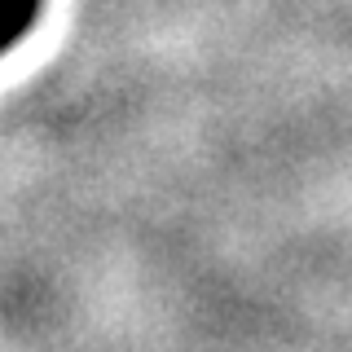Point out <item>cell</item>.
Masks as SVG:
<instances>
[{
    "instance_id": "1",
    "label": "cell",
    "mask_w": 352,
    "mask_h": 352,
    "mask_svg": "<svg viewBox=\"0 0 352 352\" xmlns=\"http://www.w3.org/2000/svg\"><path fill=\"white\" fill-rule=\"evenodd\" d=\"M40 9H44V0H0V58L31 31Z\"/></svg>"
}]
</instances>
